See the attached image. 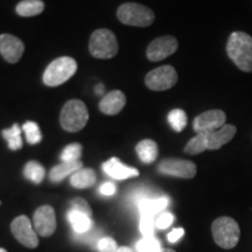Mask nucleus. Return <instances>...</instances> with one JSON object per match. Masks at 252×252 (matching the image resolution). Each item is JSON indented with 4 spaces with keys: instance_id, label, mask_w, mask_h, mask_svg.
<instances>
[{
    "instance_id": "obj_24",
    "label": "nucleus",
    "mask_w": 252,
    "mask_h": 252,
    "mask_svg": "<svg viewBox=\"0 0 252 252\" xmlns=\"http://www.w3.org/2000/svg\"><path fill=\"white\" fill-rule=\"evenodd\" d=\"M24 175L25 178L28 179L30 181L39 185L43 181V179H45V167L37 161H30L26 163V166H25Z\"/></svg>"
},
{
    "instance_id": "obj_30",
    "label": "nucleus",
    "mask_w": 252,
    "mask_h": 252,
    "mask_svg": "<svg viewBox=\"0 0 252 252\" xmlns=\"http://www.w3.org/2000/svg\"><path fill=\"white\" fill-rule=\"evenodd\" d=\"M140 231L144 237H152L154 236V229L156 226V216L143 215L140 219Z\"/></svg>"
},
{
    "instance_id": "obj_36",
    "label": "nucleus",
    "mask_w": 252,
    "mask_h": 252,
    "mask_svg": "<svg viewBox=\"0 0 252 252\" xmlns=\"http://www.w3.org/2000/svg\"><path fill=\"white\" fill-rule=\"evenodd\" d=\"M184 235H185V230L182 228H178V229L172 230V231L167 235V239H168L171 243H176V242H178Z\"/></svg>"
},
{
    "instance_id": "obj_6",
    "label": "nucleus",
    "mask_w": 252,
    "mask_h": 252,
    "mask_svg": "<svg viewBox=\"0 0 252 252\" xmlns=\"http://www.w3.org/2000/svg\"><path fill=\"white\" fill-rule=\"evenodd\" d=\"M118 41L111 31L97 30L93 33L89 42L90 54L97 59H111L118 53Z\"/></svg>"
},
{
    "instance_id": "obj_11",
    "label": "nucleus",
    "mask_w": 252,
    "mask_h": 252,
    "mask_svg": "<svg viewBox=\"0 0 252 252\" xmlns=\"http://www.w3.org/2000/svg\"><path fill=\"white\" fill-rule=\"evenodd\" d=\"M11 230L14 237L26 248L34 249L39 245L36 232H34L31 220L27 216H18L12 220Z\"/></svg>"
},
{
    "instance_id": "obj_33",
    "label": "nucleus",
    "mask_w": 252,
    "mask_h": 252,
    "mask_svg": "<svg viewBox=\"0 0 252 252\" xmlns=\"http://www.w3.org/2000/svg\"><path fill=\"white\" fill-rule=\"evenodd\" d=\"M173 220H174V216L173 214L168 213V212H162L161 214H159L156 217V226L158 229H167L172 225Z\"/></svg>"
},
{
    "instance_id": "obj_34",
    "label": "nucleus",
    "mask_w": 252,
    "mask_h": 252,
    "mask_svg": "<svg viewBox=\"0 0 252 252\" xmlns=\"http://www.w3.org/2000/svg\"><path fill=\"white\" fill-rule=\"evenodd\" d=\"M100 235H102V232L99 231V230H94L91 229L90 231L86 232V234H82V235H77L78 236V239L80 241H83L84 243H98L99 241V237Z\"/></svg>"
},
{
    "instance_id": "obj_8",
    "label": "nucleus",
    "mask_w": 252,
    "mask_h": 252,
    "mask_svg": "<svg viewBox=\"0 0 252 252\" xmlns=\"http://www.w3.org/2000/svg\"><path fill=\"white\" fill-rule=\"evenodd\" d=\"M158 171L163 175L180 179H193L197 168L193 161L182 159H166L158 165Z\"/></svg>"
},
{
    "instance_id": "obj_2",
    "label": "nucleus",
    "mask_w": 252,
    "mask_h": 252,
    "mask_svg": "<svg viewBox=\"0 0 252 252\" xmlns=\"http://www.w3.org/2000/svg\"><path fill=\"white\" fill-rule=\"evenodd\" d=\"M88 119V109L86 104L80 99H71L65 103L60 116L61 126L68 132L81 131L87 125Z\"/></svg>"
},
{
    "instance_id": "obj_12",
    "label": "nucleus",
    "mask_w": 252,
    "mask_h": 252,
    "mask_svg": "<svg viewBox=\"0 0 252 252\" xmlns=\"http://www.w3.org/2000/svg\"><path fill=\"white\" fill-rule=\"evenodd\" d=\"M34 228L36 234L42 237H49L56 230L55 212L50 206H42L37 208L33 216Z\"/></svg>"
},
{
    "instance_id": "obj_10",
    "label": "nucleus",
    "mask_w": 252,
    "mask_h": 252,
    "mask_svg": "<svg viewBox=\"0 0 252 252\" xmlns=\"http://www.w3.org/2000/svg\"><path fill=\"white\" fill-rule=\"evenodd\" d=\"M178 40L174 36H160L150 43L146 52L147 59L152 62L161 61V60H165L168 56L174 54L176 50H178Z\"/></svg>"
},
{
    "instance_id": "obj_20",
    "label": "nucleus",
    "mask_w": 252,
    "mask_h": 252,
    "mask_svg": "<svg viewBox=\"0 0 252 252\" xmlns=\"http://www.w3.org/2000/svg\"><path fill=\"white\" fill-rule=\"evenodd\" d=\"M135 151H137L139 159L144 163H152L156 161L158 153H159L157 143L151 139H144L140 143H138L135 146Z\"/></svg>"
},
{
    "instance_id": "obj_16",
    "label": "nucleus",
    "mask_w": 252,
    "mask_h": 252,
    "mask_svg": "<svg viewBox=\"0 0 252 252\" xmlns=\"http://www.w3.org/2000/svg\"><path fill=\"white\" fill-rule=\"evenodd\" d=\"M126 97L121 90L110 91L99 102V110L105 115H118L124 109Z\"/></svg>"
},
{
    "instance_id": "obj_21",
    "label": "nucleus",
    "mask_w": 252,
    "mask_h": 252,
    "mask_svg": "<svg viewBox=\"0 0 252 252\" xmlns=\"http://www.w3.org/2000/svg\"><path fill=\"white\" fill-rule=\"evenodd\" d=\"M96 173L91 168H81L70 176L71 186L78 189L89 188L96 184Z\"/></svg>"
},
{
    "instance_id": "obj_31",
    "label": "nucleus",
    "mask_w": 252,
    "mask_h": 252,
    "mask_svg": "<svg viewBox=\"0 0 252 252\" xmlns=\"http://www.w3.org/2000/svg\"><path fill=\"white\" fill-rule=\"evenodd\" d=\"M70 210H75V212L86 214L88 216L93 215V212H91V208L89 204L84 198L76 197L70 202Z\"/></svg>"
},
{
    "instance_id": "obj_22",
    "label": "nucleus",
    "mask_w": 252,
    "mask_h": 252,
    "mask_svg": "<svg viewBox=\"0 0 252 252\" xmlns=\"http://www.w3.org/2000/svg\"><path fill=\"white\" fill-rule=\"evenodd\" d=\"M45 2L42 0H23L17 5L15 11L20 17H35L43 12Z\"/></svg>"
},
{
    "instance_id": "obj_38",
    "label": "nucleus",
    "mask_w": 252,
    "mask_h": 252,
    "mask_svg": "<svg viewBox=\"0 0 252 252\" xmlns=\"http://www.w3.org/2000/svg\"><path fill=\"white\" fill-rule=\"evenodd\" d=\"M117 252H133V251H132L131 249L127 247H122V248H118Z\"/></svg>"
},
{
    "instance_id": "obj_19",
    "label": "nucleus",
    "mask_w": 252,
    "mask_h": 252,
    "mask_svg": "<svg viewBox=\"0 0 252 252\" xmlns=\"http://www.w3.org/2000/svg\"><path fill=\"white\" fill-rule=\"evenodd\" d=\"M68 220L70 222L72 230L76 235L86 234L93 229V220L91 216H88L86 214H82L75 210H69Z\"/></svg>"
},
{
    "instance_id": "obj_40",
    "label": "nucleus",
    "mask_w": 252,
    "mask_h": 252,
    "mask_svg": "<svg viewBox=\"0 0 252 252\" xmlns=\"http://www.w3.org/2000/svg\"><path fill=\"white\" fill-rule=\"evenodd\" d=\"M0 252H7L5 250V249H0Z\"/></svg>"
},
{
    "instance_id": "obj_4",
    "label": "nucleus",
    "mask_w": 252,
    "mask_h": 252,
    "mask_svg": "<svg viewBox=\"0 0 252 252\" xmlns=\"http://www.w3.org/2000/svg\"><path fill=\"white\" fill-rule=\"evenodd\" d=\"M77 70V63L74 59L63 56L50 62L43 74V83L48 87H58L65 83L74 76Z\"/></svg>"
},
{
    "instance_id": "obj_1",
    "label": "nucleus",
    "mask_w": 252,
    "mask_h": 252,
    "mask_svg": "<svg viewBox=\"0 0 252 252\" xmlns=\"http://www.w3.org/2000/svg\"><path fill=\"white\" fill-rule=\"evenodd\" d=\"M226 54L239 70L252 72V36L244 32L230 34Z\"/></svg>"
},
{
    "instance_id": "obj_35",
    "label": "nucleus",
    "mask_w": 252,
    "mask_h": 252,
    "mask_svg": "<svg viewBox=\"0 0 252 252\" xmlns=\"http://www.w3.org/2000/svg\"><path fill=\"white\" fill-rule=\"evenodd\" d=\"M99 191L100 194L104 195V196H112V195H115L116 191H117V187H116L115 184H112V182H104V184L100 186Z\"/></svg>"
},
{
    "instance_id": "obj_26",
    "label": "nucleus",
    "mask_w": 252,
    "mask_h": 252,
    "mask_svg": "<svg viewBox=\"0 0 252 252\" xmlns=\"http://www.w3.org/2000/svg\"><path fill=\"white\" fill-rule=\"evenodd\" d=\"M23 131L26 135L27 143L31 145L39 144L41 139H42V134L39 128V125L34 122H26L23 126Z\"/></svg>"
},
{
    "instance_id": "obj_27",
    "label": "nucleus",
    "mask_w": 252,
    "mask_h": 252,
    "mask_svg": "<svg viewBox=\"0 0 252 252\" xmlns=\"http://www.w3.org/2000/svg\"><path fill=\"white\" fill-rule=\"evenodd\" d=\"M204 151H207L204 134H196L194 138H191V139L188 141V144L186 145L185 147V152L187 154H191V156L200 154L204 152Z\"/></svg>"
},
{
    "instance_id": "obj_18",
    "label": "nucleus",
    "mask_w": 252,
    "mask_h": 252,
    "mask_svg": "<svg viewBox=\"0 0 252 252\" xmlns=\"http://www.w3.org/2000/svg\"><path fill=\"white\" fill-rule=\"evenodd\" d=\"M82 167H83V163H82L80 160H78V161H69V162L62 161V163L56 165L55 167H53V168L50 169V173H49L50 181L53 182L62 181L63 179H65L67 176L72 175L75 172L80 171Z\"/></svg>"
},
{
    "instance_id": "obj_14",
    "label": "nucleus",
    "mask_w": 252,
    "mask_h": 252,
    "mask_svg": "<svg viewBox=\"0 0 252 252\" xmlns=\"http://www.w3.org/2000/svg\"><path fill=\"white\" fill-rule=\"evenodd\" d=\"M236 132H237V127L235 125L225 124L219 130L206 133L204 134V139H206L207 150H220L223 145L228 144L235 137Z\"/></svg>"
},
{
    "instance_id": "obj_13",
    "label": "nucleus",
    "mask_w": 252,
    "mask_h": 252,
    "mask_svg": "<svg viewBox=\"0 0 252 252\" xmlns=\"http://www.w3.org/2000/svg\"><path fill=\"white\" fill-rule=\"evenodd\" d=\"M25 52V45L19 37L11 34L0 35V54L9 63H17Z\"/></svg>"
},
{
    "instance_id": "obj_23",
    "label": "nucleus",
    "mask_w": 252,
    "mask_h": 252,
    "mask_svg": "<svg viewBox=\"0 0 252 252\" xmlns=\"http://www.w3.org/2000/svg\"><path fill=\"white\" fill-rule=\"evenodd\" d=\"M2 137L7 141L8 147L12 151H18L23 147V138H21V127L14 124L9 128L2 130Z\"/></svg>"
},
{
    "instance_id": "obj_3",
    "label": "nucleus",
    "mask_w": 252,
    "mask_h": 252,
    "mask_svg": "<svg viewBox=\"0 0 252 252\" xmlns=\"http://www.w3.org/2000/svg\"><path fill=\"white\" fill-rule=\"evenodd\" d=\"M212 231L214 241L223 249L235 248L241 237L238 223L231 217L223 216L214 220Z\"/></svg>"
},
{
    "instance_id": "obj_37",
    "label": "nucleus",
    "mask_w": 252,
    "mask_h": 252,
    "mask_svg": "<svg viewBox=\"0 0 252 252\" xmlns=\"http://www.w3.org/2000/svg\"><path fill=\"white\" fill-rule=\"evenodd\" d=\"M94 90H96V94H103L104 86H103V84H97L96 88H94Z\"/></svg>"
},
{
    "instance_id": "obj_39",
    "label": "nucleus",
    "mask_w": 252,
    "mask_h": 252,
    "mask_svg": "<svg viewBox=\"0 0 252 252\" xmlns=\"http://www.w3.org/2000/svg\"><path fill=\"white\" fill-rule=\"evenodd\" d=\"M160 252H175L174 250H172V249H162Z\"/></svg>"
},
{
    "instance_id": "obj_5",
    "label": "nucleus",
    "mask_w": 252,
    "mask_h": 252,
    "mask_svg": "<svg viewBox=\"0 0 252 252\" xmlns=\"http://www.w3.org/2000/svg\"><path fill=\"white\" fill-rule=\"evenodd\" d=\"M117 17L123 24L134 27H147L153 24L156 14L152 9L141 4L125 2L119 6Z\"/></svg>"
},
{
    "instance_id": "obj_32",
    "label": "nucleus",
    "mask_w": 252,
    "mask_h": 252,
    "mask_svg": "<svg viewBox=\"0 0 252 252\" xmlns=\"http://www.w3.org/2000/svg\"><path fill=\"white\" fill-rule=\"evenodd\" d=\"M97 249H98L99 252H117L118 247L113 238L103 237L97 243Z\"/></svg>"
},
{
    "instance_id": "obj_9",
    "label": "nucleus",
    "mask_w": 252,
    "mask_h": 252,
    "mask_svg": "<svg viewBox=\"0 0 252 252\" xmlns=\"http://www.w3.org/2000/svg\"><path fill=\"white\" fill-rule=\"evenodd\" d=\"M226 116L222 110H209L194 119L193 127L197 134H206L225 125Z\"/></svg>"
},
{
    "instance_id": "obj_17",
    "label": "nucleus",
    "mask_w": 252,
    "mask_h": 252,
    "mask_svg": "<svg viewBox=\"0 0 252 252\" xmlns=\"http://www.w3.org/2000/svg\"><path fill=\"white\" fill-rule=\"evenodd\" d=\"M169 203V198L166 196L160 197H146L138 202L140 215H151L158 216L166 209Z\"/></svg>"
},
{
    "instance_id": "obj_29",
    "label": "nucleus",
    "mask_w": 252,
    "mask_h": 252,
    "mask_svg": "<svg viewBox=\"0 0 252 252\" xmlns=\"http://www.w3.org/2000/svg\"><path fill=\"white\" fill-rule=\"evenodd\" d=\"M82 156V145L74 143L68 145L61 153V160L64 162L78 161Z\"/></svg>"
},
{
    "instance_id": "obj_15",
    "label": "nucleus",
    "mask_w": 252,
    "mask_h": 252,
    "mask_svg": "<svg viewBox=\"0 0 252 252\" xmlns=\"http://www.w3.org/2000/svg\"><path fill=\"white\" fill-rule=\"evenodd\" d=\"M102 167L105 174L115 180H125V179L135 178L139 175V171L137 168L124 165L117 158H111L108 161L104 162Z\"/></svg>"
},
{
    "instance_id": "obj_25",
    "label": "nucleus",
    "mask_w": 252,
    "mask_h": 252,
    "mask_svg": "<svg viewBox=\"0 0 252 252\" xmlns=\"http://www.w3.org/2000/svg\"><path fill=\"white\" fill-rule=\"evenodd\" d=\"M168 123L172 126V128L176 132H181L187 125V115L184 110L174 109L168 113Z\"/></svg>"
},
{
    "instance_id": "obj_7",
    "label": "nucleus",
    "mask_w": 252,
    "mask_h": 252,
    "mask_svg": "<svg viewBox=\"0 0 252 252\" xmlns=\"http://www.w3.org/2000/svg\"><path fill=\"white\" fill-rule=\"evenodd\" d=\"M178 82V72L172 65H161L153 69L145 77V84L153 91H165L173 88Z\"/></svg>"
},
{
    "instance_id": "obj_28",
    "label": "nucleus",
    "mask_w": 252,
    "mask_h": 252,
    "mask_svg": "<svg viewBox=\"0 0 252 252\" xmlns=\"http://www.w3.org/2000/svg\"><path fill=\"white\" fill-rule=\"evenodd\" d=\"M161 250V244L154 236H152V237H143L137 243L138 252H160Z\"/></svg>"
}]
</instances>
